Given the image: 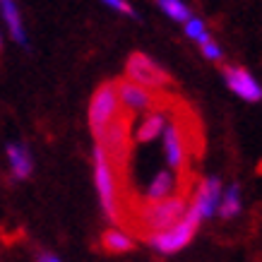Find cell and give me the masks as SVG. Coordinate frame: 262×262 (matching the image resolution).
<instances>
[{"mask_svg":"<svg viewBox=\"0 0 262 262\" xmlns=\"http://www.w3.org/2000/svg\"><path fill=\"white\" fill-rule=\"evenodd\" d=\"M116 94H118L120 106H125L127 113H154L168 108L173 99L166 92H151L130 80H116Z\"/></svg>","mask_w":262,"mask_h":262,"instance_id":"3","label":"cell"},{"mask_svg":"<svg viewBox=\"0 0 262 262\" xmlns=\"http://www.w3.org/2000/svg\"><path fill=\"white\" fill-rule=\"evenodd\" d=\"M219 198H222V183H219V178H205L198 185V192H195L190 207L200 214V219H209L216 212Z\"/></svg>","mask_w":262,"mask_h":262,"instance_id":"10","label":"cell"},{"mask_svg":"<svg viewBox=\"0 0 262 262\" xmlns=\"http://www.w3.org/2000/svg\"><path fill=\"white\" fill-rule=\"evenodd\" d=\"M224 82H226V87H229L233 94H238L241 99H246V101H250V103L262 99L260 84H257V82L250 77V72L243 70V68L224 65Z\"/></svg>","mask_w":262,"mask_h":262,"instance_id":"9","label":"cell"},{"mask_svg":"<svg viewBox=\"0 0 262 262\" xmlns=\"http://www.w3.org/2000/svg\"><path fill=\"white\" fill-rule=\"evenodd\" d=\"M135 241L130 238L127 233L118 229H106L101 233V248L108 255H123V253H133L135 250Z\"/></svg>","mask_w":262,"mask_h":262,"instance_id":"14","label":"cell"},{"mask_svg":"<svg viewBox=\"0 0 262 262\" xmlns=\"http://www.w3.org/2000/svg\"><path fill=\"white\" fill-rule=\"evenodd\" d=\"M188 209V200L185 195H171L166 200L159 202H144L135 207V214L133 219H127V229L133 231L135 236H151V233H159V231L171 229L173 224H178Z\"/></svg>","mask_w":262,"mask_h":262,"instance_id":"1","label":"cell"},{"mask_svg":"<svg viewBox=\"0 0 262 262\" xmlns=\"http://www.w3.org/2000/svg\"><path fill=\"white\" fill-rule=\"evenodd\" d=\"M200 48H202V56H205L207 60H222V48L216 46L212 39L200 41Z\"/></svg>","mask_w":262,"mask_h":262,"instance_id":"19","label":"cell"},{"mask_svg":"<svg viewBox=\"0 0 262 262\" xmlns=\"http://www.w3.org/2000/svg\"><path fill=\"white\" fill-rule=\"evenodd\" d=\"M106 5H111V8H116L118 12H123V15H127V17H137V12L133 10V5L130 3H125V0H103Z\"/></svg>","mask_w":262,"mask_h":262,"instance_id":"20","label":"cell"},{"mask_svg":"<svg viewBox=\"0 0 262 262\" xmlns=\"http://www.w3.org/2000/svg\"><path fill=\"white\" fill-rule=\"evenodd\" d=\"M130 125H133V113L120 111L116 118L106 125V130L101 133V137L96 140V144L103 149L106 159L111 166H118L120 173L127 164L130 157Z\"/></svg>","mask_w":262,"mask_h":262,"instance_id":"2","label":"cell"},{"mask_svg":"<svg viewBox=\"0 0 262 262\" xmlns=\"http://www.w3.org/2000/svg\"><path fill=\"white\" fill-rule=\"evenodd\" d=\"M39 262H60L53 253H39Z\"/></svg>","mask_w":262,"mask_h":262,"instance_id":"21","label":"cell"},{"mask_svg":"<svg viewBox=\"0 0 262 262\" xmlns=\"http://www.w3.org/2000/svg\"><path fill=\"white\" fill-rule=\"evenodd\" d=\"M200 222H202L200 214L188 205V209H185V214H183L181 222L173 224V226L166 231L151 233V236H147L144 241H147L154 250H159V253H164V255L178 253V250H183V248L195 238V233H198V229H200Z\"/></svg>","mask_w":262,"mask_h":262,"instance_id":"4","label":"cell"},{"mask_svg":"<svg viewBox=\"0 0 262 262\" xmlns=\"http://www.w3.org/2000/svg\"><path fill=\"white\" fill-rule=\"evenodd\" d=\"M0 12H3L5 22H8L10 36H12V39H15L19 46H27V36H24L22 19H19V12H17L15 0H0Z\"/></svg>","mask_w":262,"mask_h":262,"instance_id":"15","label":"cell"},{"mask_svg":"<svg viewBox=\"0 0 262 262\" xmlns=\"http://www.w3.org/2000/svg\"><path fill=\"white\" fill-rule=\"evenodd\" d=\"M8 159L12 164V176H15L17 181H27L34 171V161H32V154L29 149L24 147V144H8Z\"/></svg>","mask_w":262,"mask_h":262,"instance_id":"11","label":"cell"},{"mask_svg":"<svg viewBox=\"0 0 262 262\" xmlns=\"http://www.w3.org/2000/svg\"><path fill=\"white\" fill-rule=\"evenodd\" d=\"M0 51H3V36H0Z\"/></svg>","mask_w":262,"mask_h":262,"instance_id":"22","label":"cell"},{"mask_svg":"<svg viewBox=\"0 0 262 262\" xmlns=\"http://www.w3.org/2000/svg\"><path fill=\"white\" fill-rule=\"evenodd\" d=\"M125 80L135 82L144 89H151V92H168L176 84L173 77L144 53H130L127 56Z\"/></svg>","mask_w":262,"mask_h":262,"instance_id":"5","label":"cell"},{"mask_svg":"<svg viewBox=\"0 0 262 262\" xmlns=\"http://www.w3.org/2000/svg\"><path fill=\"white\" fill-rule=\"evenodd\" d=\"M94 181L96 190H99V200H101L103 216L111 224H120V212H118V192H116V178H113V168L106 159L103 149L96 144L94 147Z\"/></svg>","mask_w":262,"mask_h":262,"instance_id":"6","label":"cell"},{"mask_svg":"<svg viewBox=\"0 0 262 262\" xmlns=\"http://www.w3.org/2000/svg\"><path fill=\"white\" fill-rule=\"evenodd\" d=\"M120 113V101L116 94V82H103L89 101V130L99 140L106 125Z\"/></svg>","mask_w":262,"mask_h":262,"instance_id":"7","label":"cell"},{"mask_svg":"<svg viewBox=\"0 0 262 262\" xmlns=\"http://www.w3.org/2000/svg\"><path fill=\"white\" fill-rule=\"evenodd\" d=\"M164 125H166V113L164 111H154L149 113L147 118L137 125L135 130V142L144 144V142H151V140H157V137L164 133Z\"/></svg>","mask_w":262,"mask_h":262,"instance_id":"13","label":"cell"},{"mask_svg":"<svg viewBox=\"0 0 262 262\" xmlns=\"http://www.w3.org/2000/svg\"><path fill=\"white\" fill-rule=\"evenodd\" d=\"M185 34H188L190 39L198 41L202 34H207L205 32V22H202V19H198V17H190V19L185 22Z\"/></svg>","mask_w":262,"mask_h":262,"instance_id":"18","label":"cell"},{"mask_svg":"<svg viewBox=\"0 0 262 262\" xmlns=\"http://www.w3.org/2000/svg\"><path fill=\"white\" fill-rule=\"evenodd\" d=\"M159 3V8L166 12L171 19H176V22H188L190 19V10L183 5L181 0H157Z\"/></svg>","mask_w":262,"mask_h":262,"instance_id":"17","label":"cell"},{"mask_svg":"<svg viewBox=\"0 0 262 262\" xmlns=\"http://www.w3.org/2000/svg\"><path fill=\"white\" fill-rule=\"evenodd\" d=\"M185 123L178 120L176 116L171 123L164 125V151H166V161L173 171H185L188 168V154H190V142H188V130Z\"/></svg>","mask_w":262,"mask_h":262,"instance_id":"8","label":"cell"},{"mask_svg":"<svg viewBox=\"0 0 262 262\" xmlns=\"http://www.w3.org/2000/svg\"><path fill=\"white\" fill-rule=\"evenodd\" d=\"M216 209H219V216H222V219H233V216H238V212H241V188H238V183L231 185L229 190L219 198Z\"/></svg>","mask_w":262,"mask_h":262,"instance_id":"16","label":"cell"},{"mask_svg":"<svg viewBox=\"0 0 262 262\" xmlns=\"http://www.w3.org/2000/svg\"><path fill=\"white\" fill-rule=\"evenodd\" d=\"M176 190V176L171 171H159L149 183V188L144 192V202H159V200L171 198Z\"/></svg>","mask_w":262,"mask_h":262,"instance_id":"12","label":"cell"}]
</instances>
